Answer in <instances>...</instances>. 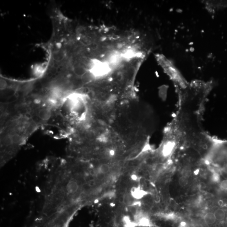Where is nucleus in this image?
<instances>
[{
    "instance_id": "nucleus-1",
    "label": "nucleus",
    "mask_w": 227,
    "mask_h": 227,
    "mask_svg": "<svg viewBox=\"0 0 227 227\" xmlns=\"http://www.w3.org/2000/svg\"><path fill=\"white\" fill-rule=\"evenodd\" d=\"M209 159L217 172L227 178V141H215Z\"/></svg>"
},
{
    "instance_id": "nucleus-2",
    "label": "nucleus",
    "mask_w": 227,
    "mask_h": 227,
    "mask_svg": "<svg viewBox=\"0 0 227 227\" xmlns=\"http://www.w3.org/2000/svg\"><path fill=\"white\" fill-rule=\"evenodd\" d=\"M38 116L43 121H48L51 117V111L47 108H43L38 111Z\"/></svg>"
},
{
    "instance_id": "nucleus-3",
    "label": "nucleus",
    "mask_w": 227,
    "mask_h": 227,
    "mask_svg": "<svg viewBox=\"0 0 227 227\" xmlns=\"http://www.w3.org/2000/svg\"><path fill=\"white\" fill-rule=\"evenodd\" d=\"M131 194L133 198L139 199L142 198L146 194V193L139 187H134L131 190Z\"/></svg>"
},
{
    "instance_id": "nucleus-4",
    "label": "nucleus",
    "mask_w": 227,
    "mask_h": 227,
    "mask_svg": "<svg viewBox=\"0 0 227 227\" xmlns=\"http://www.w3.org/2000/svg\"><path fill=\"white\" fill-rule=\"evenodd\" d=\"M12 143L14 144H19L22 142V138L21 135L15 134L12 136Z\"/></svg>"
},
{
    "instance_id": "nucleus-5",
    "label": "nucleus",
    "mask_w": 227,
    "mask_h": 227,
    "mask_svg": "<svg viewBox=\"0 0 227 227\" xmlns=\"http://www.w3.org/2000/svg\"><path fill=\"white\" fill-rule=\"evenodd\" d=\"M2 144L4 145V146H9L12 145V136H6L5 137L3 138L2 140Z\"/></svg>"
},
{
    "instance_id": "nucleus-6",
    "label": "nucleus",
    "mask_w": 227,
    "mask_h": 227,
    "mask_svg": "<svg viewBox=\"0 0 227 227\" xmlns=\"http://www.w3.org/2000/svg\"><path fill=\"white\" fill-rule=\"evenodd\" d=\"M110 169V167L108 165L106 164H103L100 165L98 171L105 174L109 172Z\"/></svg>"
},
{
    "instance_id": "nucleus-7",
    "label": "nucleus",
    "mask_w": 227,
    "mask_h": 227,
    "mask_svg": "<svg viewBox=\"0 0 227 227\" xmlns=\"http://www.w3.org/2000/svg\"><path fill=\"white\" fill-rule=\"evenodd\" d=\"M179 183L182 186H186L188 183V179L186 176H182L179 179Z\"/></svg>"
},
{
    "instance_id": "nucleus-8",
    "label": "nucleus",
    "mask_w": 227,
    "mask_h": 227,
    "mask_svg": "<svg viewBox=\"0 0 227 227\" xmlns=\"http://www.w3.org/2000/svg\"><path fill=\"white\" fill-rule=\"evenodd\" d=\"M105 174L101 173V172L98 171L96 175V178L99 181L102 180L105 178Z\"/></svg>"
},
{
    "instance_id": "nucleus-9",
    "label": "nucleus",
    "mask_w": 227,
    "mask_h": 227,
    "mask_svg": "<svg viewBox=\"0 0 227 227\" xmlns=\"http://www.w3.org/2000/svg\"><path fill=\"white\" fill-rule=\"evenodd\" d=\"M132 178V179L134 180H136V179H137V177L136 176H135V175H133Z\"/></svg>"
}]
</instances>
